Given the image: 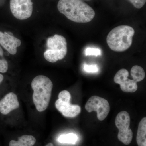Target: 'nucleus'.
I'll return each instance as SVG.
<instances>
[{"label":"nucleus","instance_id":"obj_1","mask_svg":"<svg viewBox=\"0 0 146 146\" xmlns=\"http://www.w3.org/2000/svg\"><path fill=\"white\" fill-rule=\"evenodd\" d=\"M57 8L60 13L75 23H88L96 14L93 8L81 0H59Z\"/></svg>","mask_w":146,"mask_h":146},{"label":"nucleus","instance_id":"obj_2","mask_svg":"<svg viewBox=\"0 0 146 146\" xmlns=\"http://www.w3.org/2000/svg\"><path fill=\"white\" fill-rule=\"evenodd\" d=\"M31 86L33 91V100L36 109L39 112L44 111L50 100L53 86L52 82L46 76H37L33 80Z\"/></svg>","mask_w":146,"mask_h":146},{"label":"nucleus","instance_id":"obj_3","mask_svg":"<svg viewBox=\"0 0 146 146\" xmlns=\"http://www.w3.org/2000/svg\"><path fill=\"white\" fill-rule=\"evenodd\" d=\"M134 34L135 31L132 27L119 26L110 32L106 37V42L112 50L121 52L130 48Z\"/></svg>","mask_w":146,"mask_h":146},{"label":"nucleus","instance_id":"obj_4","mask_svg":"<svg viewBox=\"0 0 146 146\" xmlns=\"http://www.w3.org/2000/svg\"><path fill=\"white\" fill-rule=\"evenodd\" d=\"M47 49L44 53L45 59L54 63L63 59L67 53V42L64 36L55 34L47 40Z\"/></svg>","mask_w":146,"mask_h":146},{"label":"nucleus","instance_id":"obj_5","mask_svg":"<svg viewBox=\"0 0 146 146\" xmlns=\"http://www.w3.org/2000/svg\"><path fill=\"white\" fill-rule=\"evenodd\" d=\"M130 121L129 114L125 111L118 113L115 118V125L119 129L118 139L125 145H129L133 138V132L129 127Z\"/></svg>","mask_w":146,"mask_h":146},{"label":"nucleus","instance_id":"obj_6","mask_svg":"<svg viewBox=\"0 0 146 146\" xmlns=\"http://www.w3.org/2000/svg\"><path fill=\"white\" fill-rule=\"evenodd\" d=\"M85 109L89 112L96 111L99 121L104 120L110 111V106L107 100L98 96L91 97L85 106Z\"/></svg>","mask_w":146,"mask_h":146},{"label":"nucleus","instance_id":"obj_7","mask_svg":"<svg viewBox=\"0 0 146 146\" xmlns=\"http://www.w3.org/2000/svg\"><path fill=\"white\" fill-rule=\"evenodd\" d=\"M33 4L31 0H10L11 11L17 19L26 20L31 16Z\"/></svg>","mask_w":146,"mask_h":146},{"label":"nucleus","instance_id":"obj_8","mask_svg":"<svg viewBox=\"0 0 146 146\" xmlns=\"http://www.w3.org/2000/svg\"><path fill=\"white\" fill-rule=\"evenodd\" d=\"M128 71L122 69L116 73L114 77V81L120 84L122 91L125 93H133L138 89L137 82L133 80L128 78Z\"/></svg>","mask_w":146,"mask_h":146},{"label":"nucleus","instance_id":"obj_9","mask_svg":"<svg viewBox=\"0 0 146 146\" xmlns=\"http://www.w3.org/2000/svg\"><path fill=\"white\" fill-rule=\"evenodd\" d=\"M21 44V40L11 35L7 32L3 33L0 31V45L12 55L16 54L17 48L20 46Z\"/></svg>","mask_w":146,"mask_h":146},{"label":"nucleus","instance_id":"obj_10","mask_svg":"<svg viewBox=\"0 0 146 146\" xmlns=\"http://www.w3.org/2000/svg\"><path fill=\"white\" fill-rule=\"evenodd\" d=\"M20 104L16 94L10 92L7 94L0 101V112L7 115L18 108Z\"/></svg>","mask_w":146,"mask_h":146},{"label":"nucleus","instance_id":"obj_11","mask_svg":"<svg viewBox=\"0 0 146 146\" xmlns=\"http://www.w3.org/2000/svg\"><path fill=\"white\" fill-rule=\"evenodd\" d=\"M56 109L66 117L74 118L81 112V107L78 105L71 104L70 102H64L59 99L55 102Z\"/></svg>","mask_w":146,"mask_h":146},{"label":"nucleus","instance_id":"obj_12","mask_svg":"<svg viewBox=\"0 0 146 146\" xmlns=\"http://www.w3.org/2000/svg\"><path fill=\"white\" fill-rule=\"evenodd\" d=\"M136 141L138 146H146V117H144L138 124Z\"/></svg>","mask_w":146,"mask_h":146},{"label":"nucleus","instance_id":"obj_13","mask_svg":"<svg viewBox=\"0 0 146 146\" xmlns=\"http://www.w3.org/2000/svg\"><path fill=\"white\" fill-rule=\"evenodd\" d=\"M36 142V138L34 136L24 135L18 137V141H11L9 146H33Z\"/></svg>","mask_w":146,"mask_h":146},{"label":"nucleus","instance_id":"obj_14","mask_svg":"<svg viewBox=\"0 0 146 146\" xmlns=\"http://www.w3.org/2000/svg\"><path fill=\"white\" fill-rule=\"evenodd\" d=\"M131 74L133 80L136 82L143 80L145 78V73L144 69L138 65H134L131 70Z\"/></svg>","mask_w":146,"mask_h":146},{"label":"nucleus","instance_id":"obj_15","mask_svg":"<svg viewBox=\"0 0 146 146\" xmlns=\"http://www.w3.org/2000/svg\"><path fill=\"white\" fill-rule=\"evenodd\" d=\"M78 140L77 136L74 133L63 134L58 137V141L61 143L75 144Z\"/></svg>","mask_w":146,"mask_h":146},{"label":"nucleus","instance_id":"obj_16","mask_svg":"<svg viewBox=\"0 0 146 146\" xmlns=\"http://www.w3.org/2000/svg\"><path fill=\"white\" fill-rule=\"evenodd\" d=\"M4 52L0 46V72L5 73L8 69V63L7 60L4 57Z\"/></svg>","mask_w":146,"mask_h":146},{"label":"nucleus","instance_id":"obj_17","mask_svg":"<svg viewBox=\"0 0 146 146\" xmlns=\"http://www.w3.org/2000/svg\"><path fill=\"white\" fill-rule=\"evenodd\" d=\"M58 99L64 102H70L71 96L70 92L66 90L61 91L58 96Z\"/></svg>","mask_w":146,"mask_h":146},{"label":"nucleus","instance_id":"obj_18","mask_svg":"<svg viewBox=\"0 0 146 146\" xmlns=\"http://www.w3.org/2000/svg\"><path fill=\"white\" fill-rule=\"evenodd\" d=\"M85 55L86 56H97L101 54V50L98 48H87L85 50Z\"/></svg>","mask_w":146,"mask_h":146},{"label":"nucleus","instance_id":"obj_19","mask_svg":"<svg viewBox=\"0 0 146 146\" xmlns=\"http://www.w3.org/2000/svg\"><path fill=\"white\" fill-rule=\"evenodd\" d=\"M84 70L86 72L96 73L98 71V68L96 65H88L86 64H84Z\"/></svg>","mask_w":146,"mask_h":146},{"label":"nucleus","instance_id":"obj_20","mask_svg":"<svg viewBox=\"0 0 146 146\" xmlns=\"http://www.w3.org/2000/svg\"><path fill=\"white\" fill-rule=\"evenodd\" d=\"M136 8L140 9L145 4L146 0H128Z\"/></svg>","mask_w":146,"mask_h":146},{"label":"nucleus","instance_id":"obj_21","mask_svg":"<svg viewBox=\"0 0 146 146\" xmlns=\"http://www.w3.org/2000/svg\"><path fill=\"white\" fill-rule=\"evenodd\" d=\"M4 79V76L1 74H0V84L2 82Z\"/></svg>","mask_w":146,"mask_h":146},{"label":"nucleus","instance_id":"obj_22","mask_svg":"<svg viewBox=\"0 0 146 146\" xmlns=\"http://www.w3.org/2000/svg\"><path fill=\"white\" fill-rule=\"evenodd\" d=\"M46 146H54V145L52 143H50L48 144H47Z\"/></svg>","mask_w":146,"mask_h":146},{"label":"nucleus","instance_id":"obj_23","mask_svg":"<svg viewBox=\"0 0 146 146\" xmlns=\"http://www.w3.org/2000/svg\"><path fill=\"white\" fill-rule=\"evenodd\" d=\"M7 33L9 34L10 35H13V33H12L11 32H7Z\"/></svg>","mask_w":146,"mask_h":146}]
</instances>
